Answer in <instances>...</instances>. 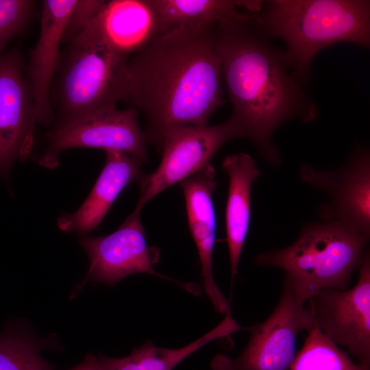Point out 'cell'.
Wrapping results in <instances>:
<instances>
[{
	"mask_svg": "<svg viewBox=\"0 0 370 370\" xmlns=\"http://www.w3.org/2000/svg\"><path fill=\"white\" fill-rule=\"evenodd\" d=\"M217 24L168 29L129 58L124 100L144 114L147 141L158 147L170 128L206 125L223 104Z\"/></svg>",
	"mask_w": 370,
	"mask_h": 370,
	"instance_id": "1",
	"label": "cell"
},
{
	"mask_svg": "<svg viewBox=\"0 0 370 370\" xmlns=\"http://www.w3.org/2000/svg\"><path fill=\"white\" fill-rule=\"evenodd\" d=\"M254 18V12H247L218 23L215 48L233 108L230 118L241 138L249 139L267 162L278 166L282 158L273 143L275 130L293 119L312 121L317 111L291 73L284 52L267 40Z\"/></svg>",
	"mask_w": 370,
	"mask_h": 370,
	"instance_id": "2",
	"label": "cell"
},
{
	"mask_svg": "<svg viewBox=\"0 0 370 370\" xmlns=\"http://www.w3.org/2000/svg\"><path fill=\"white\" fill-rule=\"evenodd\" d=\"M254 22L267 36L286 45V60L296 79L306 82L314 57L338 42L370 45V1L273 0L263 1Z\"/></svg>",
	"mask_w": 370,
	"mask_h": 370,
	"instance_id": "3",
	"label": "cell"
},
{
	"mask_svg": "<svg viewBox=\"0 0 370 370\" xmlns=\"http://www.w3.org/2000/svg\"><path fill=\"white\" fill-rule=\"evenodd\" d=\"M369 239L337 221L309 223L293 244L261 253L254 262L284 270L295 296L304 303L324 289L347 290Z\"/></svg>",
	"mask_w": 370,
	"mask_h": 370,
	"instance_id": "4",
	"label": "cell"
},
{
	"mask_svg": "<svg viewBox=\"0 0 370 370\" xmlns=\"http://www.w3.org/2000/svg\"><path fill=\"white\" fill-rule=\"evenodd\" d=\"M128 60L99 40L77 38L71 42L50 95L58 118L57 125L116 108L124 100Z\"/></svg>",
	"mask_w": 370,
	"mask_h": 370,
	"instance_id": "5",
	"label": "cell"
},
{
	"mask_svg": "<svg viewBox=\"0 0 370 370\" xmlns=\"http://www.w3.org/2000/svg\"><path fill=\"white\" fill-rule=\"evenodd\" d=\"M304 304L285 277L277 306L265 321L248 328L249 340L241 353L235 358L216 356L212 370H288L296 355L298 333L313 326Z\"/></svg>",
	"mask_w": 370,
	"mask_h": 370,
	"instance_id": "6",
	"label": "cell"
},
{
	"mask_svg": "<svg viewBox=\"0 0 370 370\" xmlns=\"http://www.w3.org/2000/svg\"><path fill=\"white\" fill-rule=\"evenodd\" d=\"M235 138H241V133L230 117L214 125H180L165 131L158 145L162 153L159 166L136 181L140 194L135 209L141 210L166 188L202 170L225 143Z\"/></svg>",
	"mask_w": 370,
	"mask_h": 370,
	"instance_id": "7",
	"label": "cell"
},
{
	"mask_svg": "<svg viewBox=\"0 0 370 370\" xmlns=\"http://www.w3.org/2000/svg\"><path fill=\"white\" fill-rule=\"evenodd\" d=\"M47 149L40 165L53 169L59 155L72 148H96L124 152L149 162L145 133L139 126L138 112L133 108L96 111L71 122L56 125L47 134Z\"/></svg>",
	"mask_w": 370,
	"mask_h": 370,
	"instance_id": "8",
	"label": "cell"
},
{
	"mask_svg": "<svg viewBox=\"0 0 370 370\" xmlns=\"http://www.w3.org/2000/svg\"><path fill=\"white\" fill-rule=\"evenodd\" d=\"M359 278L349 290L324 289L307 308L313 325L336 345L345 346L359 365L370 367V256L366 251Z\"/></svg>",
	"mask_w": 370,
	"mask_h": 370,
	"instance_id": "9",
	"label": "cell"
},
{
	"mask_svg": "<svg viewBox=\"0 0 370 370\" xmlns=\"http://www.w3.org/2000/svg\"><path fill=\"white\" fill-rule=\"evenodd\" d=\"M301 180L323 191L328 202L320 206L323 221H337L369 238L370 236V153L356 147L346 162L333 170H319L301 163Z\"/></svg>",
	"mask_w": 370,
	"mask_h": 370,
	"instance_id": "10",
	"label": "cell"
},
{
	"mask_svg": "<svg viewBox=\"0 0 370 370\" xmlns=\"http://www.w3.org/2000/svg\"><path fill=\"white\" fill-rule=\"evenodd\" d=\"M140 210H135L113 233L79 240L89 258V268L84 280L73 291L76 293L88 281L114 286L127 275L148 273L170 280L154 270L160 250L149 247L140 220Z\"/></svg>",
	"mask_w": 370,
	"mask_h": 370,
	"instance_id": "11",
	"label": "cell"
},
{
	"mask_svg": "<svg viewBox=\"0 0 370 370\" xmlns=\"http://www.w3.org/2000/svg\"><path fill=\"white\" fill-rule=\"evenodd\" d=\"M38 123L32 88L18 51L0 55V178L7 179L14 163L25 160Z\"/></svg>",
	"mask_w": 370,
	"mask_h": 370,
	"instance_id": "12",
	"label": "cell"
},
{
	"mask_svg": "<svg viewBox=\"0 0 370 370\" xmlns=\"http://www.w3.org/2000/svg\"><path fill=\"white\" fill-rule=\"evenodd\" d=\"M162 32L152 0H111L75 39L99 40L130 58Z\"/></svg>",
	"mask_w": 370,
	"mask_h": 370,
	"instance_id": "13",
	"label": "cell"
},
{
	"mask_svg": "<svg viewBox=\"0 0 370 370\" xmlns=\"http://www.w3.org/2000/svg\"><path fill=\"white\" fill-rule=\"evenodd\" d=\"M214 167L209 164L196 174L180 182L184 193L189 229L195 243L201 264L204 291L217 312L225 314L230 308L227 299L214 281L212 255L216 235V218L212 201L217 186Z\"/></svg>",
	"mask_w": 370,
	"mask_h": 370,
	"instance_id": "14",
	"label": "cell"
},
{
	"mask_svg": "<svg viewBox=\"0 0 370 370\" xmlns=\"http://www.w3.org/2000/svg\"><path fill=\"white\" fill-rule=\"evenodd\" d=\"M76 0H44L41 2L38 41L25 67L34 100L38 123L49 125L54 118L51 104L52 80L58 71L60 46Z\"/></svg>",
	"mask_w": 370,
	"mask_h": 370,
	"instance_id": "15",
	"label": "cell"
},
{
	"mask_svg": "<svg viewBox=\"0 0 370 370\" xmlns=\"http://www.w3.org/2000/svg\"><path fill=\"white\" fill-rule=\"evenodd\" d=\"M106 163L88 197L74 213L64 214L58 219L64 232L86 234L103 220L121 190L143 174L139 158L128 153L106 151Z\"/></svg>",
	"mask_w": 370,
	"mask_h": 370,
	"instance_id": "16",
	"label": "cell"
},
{
	"mask_svg": "<svg viewBox=\"0 0 370 370\" xmlns=\"http://www.w3.org/2000/svg\"><path fill=\"white\" fill-rule=\"evenodd\" d=\"M222 169L229 178L225 226L232 284L249 230L252 184L261 171L256 161L245 153L227 156Z\"/></svg>",
	"mask_w": 370,
	"mask_h": 370,
	"instance_id": "17",
	"label": "cell"
},
{
	"mask_svg": "<svg viewBox=\"0 0 370 370\" xmlns=\"http://www.w3.org/2000/svg\"><path fill=\"white\" fill-rule=\"evenodd\" d=\"M247 329L241 326L232 317L230 309L218 325L182 347H158L148 341L125 357L111 358L103 355L97 357L101 370H173L185 358L210 342Z\"/></svg>",
	"mask_w": 370,
	"mask_h": 370,
	"instance_id": "18",
	"label": "cell"
},
{
	"mask_svg": "<svg viewBox=\"0 0 370 370\" xmlns=\"http://www.w3.org/2000/svg\"><path fill=\"white\" fill-rule=\"evenodd\" d=\"M162 31L177 27H199L240 18L245 8L257 12L262 1L232 0H152Z\"/></svg>",
	"mask_w": 370,
	"mask_h": 370,
	"instance_id": "19",
	"label": "cell"
},
{
	"mask_svg": "<svg viewBox=\"0 0 370 370\" xmlns=\"http://www.w3.org/2000/svg\"><path fill=\"white\" fill-rule=\"evenodd\" d=\"M288 370H370L352 362L349 356L312 326Z\"/></svg>",
	"mask_w": 370,
	"mask_h": 370,
	"instance_id": "20",
	"label": "cell"
},
{
	"mask_svg": "<svg viewBox=\"0 0 370 370\" xmlns=\"http://www.w3.org/2000/svg\"><path fill=\"white\" fill-rule=\"evenodd\" d=\"M0 370H54L31 338L17 333L0 335Z\"/></svg>",
	"mask_w": 370,
	"mask_h": 370,
	"instance_id": "21",
	"label": "cell"
},
{
	"mask_svg": "<svg viewBox=\"0 0 370 370\" xmlns=\"http://www.w3.org/2000/svg\"><path fill=\"white\" fill-rule=\"evenodd\" d=\"M36 4L32 0H0V55L32 19Z\"/></svg>",
	"mask_w": 370,
	"mask_h": 370,
	"instance_id": "22",
	"label": "cell"
},
{
	"mask_svg": "<svg viewBox=\"0 0 370 370\" xmlns=\"http://www.w3.org/2000/svg\"><path fill=\"white\" fill-rule=\"evenodd\" d=\"M105 1L76 0L64 31L63 41L71 42L84 31L96 17Z\"/></svg>",
	"mask_w": 370,
	"mask_h": 370,
	"instance_id": "23",
	"label": "cell"
},
{
	"mask_svg": "<svg viewBox=\"0 0 370 370\" xmlns=\"http://www.w3.org/2000/svg\"><path fill=\"white\" fill-rule=\"evenodd\" d=\"M70 370H101V369L97 357L89 354L82 362Z\"/></svg>",
	"mask_w": 370,
	"mask_h": 370,
	"instance_id": "24",
	"label": "cell"
}]
</instances>
